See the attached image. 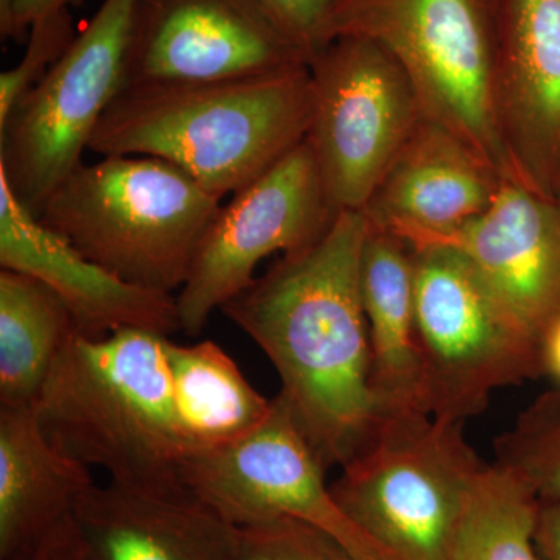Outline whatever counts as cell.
Masks as SVG:
<instances>
[{
  "mask_svg": "<svg viewBox=\"0 0 560 560\" xmlns=\"http://www.w3.org/2000/svg\"><path fill=\"white\" fill-rule=\"evenodd\" d=\"M366 213L341 210L318 242L221 307L278 371L280 396L326 469L359 455L383 419L372 389L360 267Z\"/></svg>",
  "mask_w": 560,
  "mask_h": 560,
  "instance_id": "cell-1",
  "label": "cell"
},
{
  "mask_svg": "<svg viewBox=\"0 0 560 560\" xmlns=\"http://www.w3.org/2000/svg\"><path fill=\"white\" fill-rule=\"evenodd\" d=\"M221 201L171 162L103 156L81 162L38 220L88 259L143 289H183Z\"/></svg>",
  "mask_w": 560,
  "mask_h": 560,
  "instance_id": "cell-4",
  "label": "cell"
},
{
  "mask_svg": "<svg viewBox=\"0 0 560 560\" xmlns=\"http://www.w3.org/2000/svg\"><path fill=\"white\" fill-rule=\"evenodd\" d=\"M337 215L305 139L220 206L176 296L179 330L201 334L213 312L254 282L261 260L307 248Z\"/></svg>",
  "mask_w": 560,
  "mask_h": 560,
  "instance_id": "cell-10",
  "label": "cell"
},
{
  "mask_svg": "<svg viewBox=\"0 0 560 560\" xmlns=\"http://www.w3.org/2000/svg\"><path fill=\"white\" fill-rule=\"evenodd\" d=\"M540 504L514 471L486 464L460 506L451 560H541L536 545Z\"/></svg>",
  "mask_w": 560,
  "mask_h": 560,
  "instance_id": "cell-22",
  "label": "cell"
},
{
  "mask_svg": "<svg viewBox=\"0 0 560 560\" xmlns=\"http://www.w3.org/2000/svg\"><path fill=\"white\" fill-rule=\"evenodd\" d=\"M75 36L70 9L50 11L33 22L24 57L0 75V127L22 98L60 61Z\"/></svg>",
  "mask_w": 560,
  "mask_h": 560,
  "instance_id": "cell-24",
  "label": "cell"
},
{
  "mask_svg": "<svg viewBox=\"0 0 560 560\" xmlns=\"http://www.w3.org/2000/svg\"><path fill=\"white\" fill-rule=\"evenodd\" d=\"M326 466L302 433L283 397L243 440L184 460L180 480L238 528L298 518L326 530L355 560L383 551L357 528L326 482Z\"/></svg>",
  "mask_w": 560,
  "mask_h": 560,
  "instance_id": "cell-11",
  "label": "cell"
},
{
  "mask_svg": "<svg viewBox=\"0 0 560 560\" xmlns=\"http://www.w3.org/2000/svg\"><path fill=\"white\" fill-rule=\"evenodd\" d=\"M464 422L408 411L385 416L330 486L350 522L399 560H451L453 529L486 466Z\"/></svg>",
  "mask_w": 560,
  "mask_h": 560,
  "instance_id": "cell-6",
  "label": "cell"
},
{
  "mask_svg": "<svg viewBox=\"0 0 560 560\" xmlns=\"http://www.w3.org/2000/svg\"><path fill=\"white\" fill-rule=\"evenodd\" d=\"M235 560H355L334 536L298 518L238 528Z\"/></svg>",
  "mask_w": 560,
  "mask_h": 560,
  "instance_id": "cell-25",
  "label": "cell"
},
{
  "mask_svg": "<svg viewBox=\"0 0 560 560\" xmlns=\"http://www.w3.org/2000/svg\"><path fill=\"white\" fill-rule=\"evenodd\" d=\"M341 36L389 51L410 77L423 116L517 179L497 110V0H334L316 49Z\"/></svg>",
  "mask_w": 560,
  "mask_h": 560,
  "instance_id": "cell-5",
  "label": "cell"
},
{
  "mask_svg": "<svg viewBox=\"0 0 560 560\" xmlns=\"http://www.w3.org/2000/svg\"><path fill=\"white\" fill-rule=\"evenodd\" d=\"M14 0H0V35L2 39L11 38V25H13Z\"/></svg>",
  "mask_w": 560,
  "mask_h": 560,
  "instance_id": "cell-31",
  "label": "cell"
},
{
  "mask_svg": "<svg viewBox=\"0 0 560 560\" xmlns=\"http://www.w3.org/2000/svg\"><path fill=\"white\" fill-rule=\"evenodd\" d=\"M168 337L75 334L32 404L54 447L110 481L178 485L186 452L176 422Z\"/></svg>",
  "mask_w": 560,
  "mask_h": 560,
  "instance_id": "cell-3",
  "label": "cell"
},
{
  "mask_svg": "<svg viewBox=\"0 0 560 560\" xmlns=\"http://www.w3.org/2000/svg\"><path fill=\"white\" fill-rule=\"evenodd\" d=\"M497 110L515 178L560 201V0H497Z\"/></svg>",
  "mask_w": 560,
  "mask_h": 560,
  "instance_id": "cell-14",
  "label": "cell"
},
{
  "mask_svg": "<svg viewBox=\"0 0 560 560\" xmlns=\"http://www.w3.org/2000/svg\"><path fill=\"white\" fill-rule=\"evenodd\" d=\"M94 485L90 467L44 436L32 405L0 407V560L32 558Z\"/></svg>",
  "mask_w": 560,
  "mask_h": 560,
  "instance_id": "cell-18",
  "label": "cell"
},
{
  "mask_svg": "<svg viewBox=\"0 0 560 560\" xmlns=\"http://www.w3.org/2000/svg\"><path fill=\"white\" fill-rule=\"evenodd\" d=\"M536 545L541 560H560V501H541Z\"/></svg>",
  "mask_w": 560,
  "mask_h": 560,
  "instance_id": "cell-29",
  "label": "cell"
},
{
  "mask_svg": "<svg viewBox=\"0 0 560 560\" xmlns=\"http://www.w3.org/2000/svg\"><path fill=\"white\" fill-rule=\"evenodd\" d=\"M311 60L334 0H260Z\"/></svg>",
  "mask_w": 560,
  "mask_h": 560,
  "instance_id": "cell-26",
  "label": "cell"
},
{
  "mask_svg": "<svg viewBox=\"0 0 560 560\" xmlns=\"http://www.w3.org/2000/svg\"><path fill=\"white\" fill-rule=\"evenodd\" d=\"M312 120L308 65L212 83L149 84L117 95L90 150L171 162L221 201L304 142Z\"/></svg>",
  "mask_w": 560,
  "mask_h": 560,
  "instance_id": "cell-2",
  "label": "cell"
},
{
  "mask_svg": "<svg viewBox=\"0 0 560 560\" xmlns=\"http://www.w3.org/2000/svg\"><path fill=\"white\" fill-rule=\"evenodd\" d=\"M304 65L308 55L260 0H138L124 90L246 79Z\"/></svg>",
  "mask_w": 560,
  "mask_h": 560,
  "instance_id": "cell-12",
  "label": "cell"
},
{
  "mask_svg": "<svg viewBox=\"0 0 560 560\" xmlns=\"http://www.w3.org/2000/svg\"><path fill=\"white\" fill-rule=\"evenodd\" d=\"M167 363L186 459L243 440L270 416L272 399L215 342L183 346L168 338Z\"/></svg>",
  "mask_w": 560,
  "mask_h": 560,
  "instance_id": "cell-20",
  "label": "cell"
},
{
  "mask_svg": "<svg viewBox=\"0 0 560 560\" xmlns=\"http://www.w3.org/2000/svg\"><path fill=\"white\" fill-rule=\"evenodd\" d=\"M10 560H32V558H16V559H10Z\"/></svg>",
  "mask_w": 560,
  "mask_h": 560,
  "instance_id": "cell-33",
  "label": "cell"
},
{
  "mask_svg": "<svg viewBox=\"0 0 560 560\" xmlns=\"http://www.w3.org/2000/svg\"><path fill=\"white\" fill-rule=\"evenodd\" d=\"M81 2L83 0H14L11 38L16 40L28 38L33 22L40 16L50 11L80 5Z\"/></svg>",
  "mask_w": 560,
  "mask_h": 560,
  "instance_id": "cell-28",
  "label": "cell"
},
{
  "mask_svg": "<svg viewBox=\"0 0 560 560\" xmlns=\"http://www.w3.org/2000/svg\"><path fill=\"white\" fill-rule=\"evenodd\" d=\"M313 120L307 140L331 206L366 209L423 110L410 77L371 39L341 36L308 60Z\"/></svg>",
  "mask_w": 560,
  "mask_h": 560,
  "instance_id": "cell-9",
  "label": "cell"
},
{
  "mask_svg": "<svg viewBox=\"0 0 560 560\" xmlns=\"http://www.w3.org/2000/svg\"><path fill=\"white\" fill-rule=\"evenodd\" d=\"M77 526L97 560H235L238 526L184 482L94 485Z\"/></svg>",
  "mask_w": 560,
  "mask_h": 560,
  "instance_id": "cell-16",
  "label": "cell"
},
{
  "mask_svg": "<svg viewBox=\"0 0 560 560\" xmlns=\"http://www.w3.org/2000/svg\"><path fill=\"white\" fill-rule=\"evenodd\" d=\"M360 289L370 330L372 389L383 418L396 412H427L411 249L371 223L361 253Z\"/></svg>",
  "mask_w": 560,
  "mask_h": 560,
  "instance_id": "cell-19",
  "label": "cell"
},
{
  "mask_svg": "<svg viewBox=\"0 0 560 560\" xmlns=\"http://www.w3.org/2000/svg\"><path fill=\"white\" fill-rule=\"evenodd\" d=\"M504 176L423 116L368 202V220L408 241L458 228L488 209Z\"/></svg>",
  "mask_w": 560,
  "mask_h": 560,
  "instance_id": "cell-17",
  "label": "cell"
},
{
  "mask_svg": "<svg viewBox=\"0 0 560 560\" xmlns=\"http://www.w3.org/2000/svg\"><path fill=\"white\" fill-rule=\"evenodd\" d=\"M136 5L138 0H103L0 127V173L35 217L79 167L103 114L124 90Z\"/></svg>",
  "mask_w": 560,
  "mask_h": 560,
  "instance_id": "cell-8",
  "label": "cell"
},
{
  "mask_svg": "<svg viewBox=\"0 0 560 560\" xmlns=\"http://www.w3.org/2000/svg\"><path fill=\"white\" fill-rule=\"evenodd\" d=\"M497 464L528 482L541 501H560V394L523 412L495 441Z\"/></svg>",
  "mask_w": 560,
  "mask_h": 560,
  "instance_id": "cell-23",
  "label": "cell"
},
{
  "mask_svg": "<svg viewBox=\"0 0 560 560\" xmlns=\"http://www.w3.org/2000/svg\"><path fill=\"white\" fill-rule=\"evenodd\" d=\"M32 560H97L83 534L77 526L75 518L61 523L57 529L40 541L32 555Z\"/></svg>",
  "mask_w": 560,
  "mask_h": 560,
  "instance_id": "cell-27",
  "label": "cell"
},
{
  "mask_svg": "<svg viewBox=\"0 0 560 560\" xmlns=\"http://www.w3.org/2000/svg\"><path fill=\"white\" fill-rule=\"evenodd\" d=\"M464 257L512 319L539 341L560 315V201L514 178L501 179L485 212L453 230L401 241Z\"/></svg>",
  "mask_w": 560,
  "mask_h": 560,
  "instance_id": "cell-13",
  "label": "cell"
},
{
  "mask_svg": "<svg viewBox=\"0 0 560 560\" xmlns=\"http://www.w3.org/2000/svg\"><path fill=\"white\" fill-rule=\"evenodd\" d=\"M423 404L466 422L497 389L540 374L539 341L522 329L456 250L411 249Z\"/></svg>",
  "mask_w": 560,
  "mask_h": 560,
  "instance_id": "cell-7",
  "label": "cell"
},
{
  "mask_svg": "<svg viewBox=\"0 0 560 560\" xmlns=\"http://www.w3.org/2000/svg\"><path fill=\"white\" fill-rule=\"evenodd\" d=\"M79 334L68 305L25 272L0 271V407H31Z\"/></svg>",
  "mask_w": 560,
  "mask_h": 560,
  "instance_id": "cell-21",
  "label": "cell"
},
{
  "mask_svg": "<svg viewBox=\"0 0 560 560\" xmlns=\"http://www.w3.org/2000/svg\"><path fill=\"white\" fill-rule=\"evenodd\" d=\"M370 560H399L397 558H394L393 555H389V552L382 551L381 555L375 556V558H372Z\"/></svg>",
  "mask_w": 560,
  "mask_h": 560,
  "instance_id": "cell-32",
  "label": "cell"
},
{
  "mask_svg": "<svg viewBox=\"0 0 560 560\" xmlns=\"http://www.w3.org/2000/svg\"><path fill=\"white\" fill-rule=\"evenodd\" d=\"M0 265L49 285L68 305L83 337L105 338L128 329L171 337L179 330L173 294L135 285L88 259L21 205L2 173Z\"/></svg>",
  "mask_w": 560,
  "mask_h": 560,
  "instance_id": "cell-15",
  "label": "cell"
},
{
  "mask_svg": "<svg viewBox=\"0 0 560 560\" xmlns=\"http://www.w3.org/2000/svg\"><path fill=\"white\" fill-rule=\"evenodd\" d=\"M540 374H548L560 388V315L548 324L539 338Z\"/></svg>",
  "mask_w": 560,
  "mask_h": 560,
  "instance_id": "cell-30",
  "label": "cell"
}]
</instances>
